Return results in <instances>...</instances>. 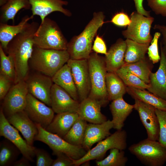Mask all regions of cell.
Returning a JSON list of instances; mask_svg holds the SVG:
<instances>
[{
	"mask_svg": "<svg viewBox=\"0 0 166 166\" xmlns=\"http://www.w3.org/2000/svg\"><path fill=\"white\" fill-rule=\"evenodd\" d=\"M56 156L57 158L54 160L52 166H74L73 160L66 154L61 153Z\"/></svg>",
	"mask_w": 166,
	"mask_h": 166,
	"instance_id": "43",
	"label": "cell"
},
{
	"mask_svg": "<svg viewBox=\"0 0 166 166\" xmlns=\"http://www.w3.org/2000/svg\"><path fill=\"white\" fill-rule=\"evenodd\" d=\"M39 25L35 21L29 23L21 33L9 43L6 52L12 59L15 70L14 83L25 80L29 74V61L34 47V35Z\"/></svg>",
	"mask_w": 166,
	"mask_h": 166,
	"instance_id": "1",
	"label": "cell"
},
{
	"mask_svg": "<svg viewBox=\"0 0 166 166\" xmlns=\"http://www.w3.org/2000/svg\"><path fill=\"white\" fill-rule=\"evenodd\" d=\"M30 3L28 0H7L0 8V22L6 23L12 20L13 23L17 13L21 10L30 9Z\"/></svg>",
	"mask_w": 166,
	"mask_h": 166,
	"instance_id": "27",
	"label": "cell"
},
{
	"mask_svg": "<svg viewBox=\"0 0 166 166\" xmlns=\"http://www.w3.org/2000/svg\"><path fill=\"white\" fill-rule=\"evenodd\" d=\"M106 85L109 101L123 97L127 93V86L115 72H107Z\"/></svg>",
	"mask_w": 166,
	"mask_h": 166,
	"instance_id": "29",
	"label": "cell"
},
{
	"mask_svg": "<svg viewBox=\"0 0 166 166\" xmlns=\"http://www.w3.org/2000/svg\"><path fill=\"white\" fill-rule=\"evenodd\" d=\"M14 83L7 77L0 74V100H2L11 88Z\"/></svg>",
	"mask_w": 166,
	"mask_h": 166,
	"instance_id": "42",
	"label": "cell"
},
{
	"mask_svg": "<svg viewBox=\"0 0 166 166\" xmlns=\"http://www.w3.org/2000/svg\"><path fill=\"white\" fill-rule=\"evenodd\" d=\"M7 1V0H0V6H1L4 5Z\"/></svg>",
	"mask_w": 166,
	"mask_h": 166,
	"instance_id": "48",
	"label": "cell"
},
{
	"mask_svg": "<svg viewBox=\"0 0 166 166\" xmlns=\"http://www.w3.org/2000/svg\"><path fill=\"white\" fill-rule=\"evenodd\" d=\"M127 134L124 130H117L104 139L98 142L94 148L88 151L82 157L77 160H73L74 166H78L90 160H101L107 152L113 148L124 150L126 149Z\"/></svg>",
	"mask_w": 166,
	"mask_h": 166,
	"instance_id": "8",
	"label": "cell"
},
{
	"mask_svg": "<svg viewBox=\"0 0 166 166\" xmlns=\"http://www.w3.org/2000/svg\"><path fill=\"white\" fill-rule=\"evenodd\" d=\"M92 50L97 53L105 55L107 53L105 43L103 38L98 35H97L95 37L93 45Z\"/></svg>",
	"mask_w": 166,
	"mask_h": 166,
	"instance_id": "44",
	"label": "cell"
},
{
	"mask_svg": "<svg viewBox=\"0 0 166 166\" xmlns=\"http://www.w3.org/2000/svg\"><path fill=\"white\" fill-rule=\"evenodd\" d=\"M0 136L8 139L19 150L23 156L34 161L35 147L30 145L19 134L18 131L8 121L2 107L0 110Z\"/></svg>",
	"mask_w": 166,
	"mask_h": 166,
	"instance_id": "12",
	"label": "cell"
},
{
	"mask_svg": "<svg viewBox=\"0 0 166 166\" xmlns=\"http://www.w3.org/2000/svg\"><path fill=\"white\" fill-rule=\"evenodd\" d=\"M34 46L45 49L67 50L68 42L56 22L46 17L34 37Z\"/></svg>",
	"mask_w": 166,
	"mask_h": 166,
	"instance_id": "5",
	"label": "cell"
},
{
	"mask_svg": "<svg viewBox=\"0 0 166 166\" xmlns=\"http://www.w3.org/2000/svg\"><path fill=\"white\" fill-rule=\"evenodd\" d=\"M35 154L36 156V166H52L54 160L45 150L35 148Z\"/></svg>",
	"mask_w": 166,
	"mask_h": 166,
	"instance_id": "39",
	"label": "cell"
},
{
	"mask_svg": "<svg viewBox=\"0 0 166 166\" xmlns=\"http://www.w3.org/2000/svg\"><path fill=\"white\" fill-rule=\"evenodd\" d=\"M161 34L159 32H156L151 42V44L148 48V53L149 59L152 63L155 64L160 60V57L158 52V41Z\"/></svg>",
	"mask_w": 166,
	"mask_h": 166,
	"instance_id": "38",
	"label": "cell"
},
{
	"mask_svg": "<svg viewBox=\"0 0 166 166\" xmlns=\"http://www.w3.org/2000/svg\"><path fill=\"white\" fill-rule=\"evenodd\" d=\"M0 74L7 77L14 83L15 70L14 63L11 57L6 55L0 45Z\"/></svg>",
	"mask_w": 166,
	"mask_h": 166,
	"instance_id": "36",
	"label": "cell"
},
{
	"mask_svg": "<svg viewBox=\"0 0 166 166\" xmlns=\"http://www.w3.org/2000/svg\"><path fill=\"white\" fill-rule=\"evenodd\" d=\"M129 152L147 166H162L166 162V149L158 141L147 139L134 144Z\"/></svg>",
	"mask_w": 166,
	"mask_h": 166,
	"instance_id": "6",
	"label": "cell"
},
{
	"mask_svg": "<svg viewBox=\"0 0 166 166\" xmlns=\"http://www.w3.org/2000/svg\"><path fill=\"white\" fill-rule=\"evenodd\" d=\"M67 64L70 69L80 102L88 97L91 90L87 59L76 60L70 58Z\"/></svg>",
	"mask_w": 166,
	"mask_h": 166,
	"instance_id": "11",
	"label": "cell"
},
{
	"mask_svg": "<svg viewBox=\"0 0 166 166\" xmlns=\"http://www.w3.org/2000/svg\"><path fill=\"white\" fill-rule=\"evenodd\" d=\"M21 152L18 148L7 139L0 143V166L13 165Z\"/></svg>",
	"mask_w": 166,
	"mask_h": 166,
	"instance_id": "32",
	"label": "cell"
},
{
	"mask_svg": "<svg viewBox=\"0 0 166 166\" xmlns=\"http://www.w3.org/2000/svg\"><path fill=\"white\" fill-rule=\"evenodd\" d=\"M130 19L131 22L127 29L122 31L123 36L139 43L149 44L152 39L150 29L154 18L146 17L136 11L131 14Z\"/></svg>",
	"mask_w": 166,
	"mask_h": 166,
	"instance_id": "9",
	"label": "cell"
},
{
	"mask_svg": "<svg viewBox=\"0 0 166 166\" xmlns=\"http://www.w3.org/2000/svg\"><path fill=\"white\" fill-rule=\"evenodd\" d=\"M126 91L134 99L139 100L159 109L166 111V100L148 91L128 86Z\"/></svg>",
	"mask_w": 166,
	"mask_h": 166,
	"instance_id": "28",
	"label": "cell"
},
{
	"mask_svg": "<svg viewBox=\"0 0 166 166\" xmlns=\"http://www.w3.org/2000/svg\"><path fill=\"white\" fill-rule=\"evenodd\" d=\"M14 84L3 100L1 107L6 117L24 110L26 104L29 93L25 81Z\"/></svg>",
	"mask_w": 166,
	"mask_h": 166,
	"instance_id": "10",
	"label": "cell"
},
{
	"mask_svg": "<svg viewBox=\"0 0 166 166\" xmlns=\"http://www.w3.org/2000/svg\"><path fill=\"white\" fill-rule=\"evenodd\" d=\"M128 161L124 150L117 148L110 150L109 154L103 160H97V166H125Z\"/></svg>",
	"mask_w": 166,
	"mask_h": 166,
	"instance_id": "34",
	"label": "cell"
},
{
	"mask_svg": "<svg viewBox=\"0 0 166 166\" xmlns=\"http://www.w3.org/2000/svg\"><path fill=\"white\" fill-rule=\"evenodd\" d=\"M101 107L100 101L88 97L80 102L77 113L79 118L89 123L101 124L107 120L101 112Z\"/></svg>",
	"mask_w": 166,
	"mask_h": 166,
	"instance_id": "21",
	"label": "cell"
},
{
	"mask_svg": "<svg viewBox=\"0 0 166 166\" xmlns=\"http://www.w3.org/2000/svg\"><path fill=\"white\" fill-rule=\"evenodd\" d=\"M143 0H133L136 11L138 13L146 17H150L151 16L150 15V11L146 10L143 7Z\"/></svg>",
	"mask_w": 166,
	"mask_h": 166,
	"instance_id": "46",
	"label": "cell"
},
{
	"mask_svg": "<svg viewBox=\"0 0 166 166\" xmlns=\"http://www.w3.org/2000/svg\"><path fill=\"white\" fill-rule=\"evenodd\" d=\"M123 81L126 86L141 89H148L150 87L138 77L122 68L115 72Z\"/></svg>",
	"mask_w": 166,
	"mask_h": 166,
	"instance_id": "35",
	"label": "cell"
},
{
	"mask_svg": "<svg viewBox=\"0 0 166 166\" xmlns=\"http://www.w3.org/2000/svg\"><path fill=\"white\" fill-rule=\"evenodd\" d=\"M30 162L27 158L22 156L19 160H16L13 164L14 166H30Z\"/></svg>",
	"mask_w": 166,
	"mask_h": 166,
	"instance_id": "47",
	"label": "cell"
},
{
	"mask_svg": "<svg viewBox=\"0 0 166 166\" xmlns=\"http://www.w3.org/2000/svg\"><path fill=\"white\" fill-rule=\"evenodd\" d=\"M148 6L156 14L166 17V0H147Z\"/></svg>",
	"mask_w": 166,
	"mask_h": 166,
	"instance_id": "40",
	"label": "cell"
},
{
	"mask_svg": "<svg viewBox=\"0 0 166 166\" xmlns=\"http://www.w3.org/2000/svg\"><path fill=\"white\" fill-rule=\"evenodd\" d=\"M25 81L29 93L51 107V92L53 84L52 77L37 72L28 75Z\"/></svg>",
	"mask_w": 166,
	"mask_h": 166,
	"instance_id": "13",
	"label": "cell"
},
{
	"mask_svg": "<svg viewBox=\"0 0 166 166\" xmlns=\"http://www.w3.org/2000/svg\"><path fill=\"white\" fill-rule=\"evenodd\" d=\"M31 5L32 15L39 16L41 22L49 14L55 12H59L65 16L69 17L72 13L65 8L69 2L65 0H28Z\"/></svg>",
	"mask_w": 166,
	"mask_h": 166,
	"instance_id": "16",
	"label": "cell"
},
{
	"mask_svg": "<svg viewBox=\"0 0 166 166\" xmlns=\"http://www.w3.org/2000/svg\"><path fill=\"white\" fill-rule=\"evenodd\" d=\"M125 41L127 47L124 56V64L135 62L146 57L145 54L148 52L149 44L139 43L128 39Z\"/></svg>",
	"mask_w": 166,
	"mask_h": 166,
	"instance_id": "30",
	"label": "cell"
},
{
	"mask_svg": "<svg viewBox=\"0 0 166 166\" xmlns=\"http://www.w3.org/2000/svg\"><path fill=\"white\" fill-rule=\"evenodd\" d=\"M34 16L26 15L17 25H11L6 23H0V45L6 51L9 42L18 34L22 32Z\"/></svg>",
	"mask_w": 166,
	"mask_h": 166,
	"instance_id": "25",
	"label": "cell"
},
{
	"mask_svg": "<svg viewBox=\"0 0 166 166\" xmlns=\"http://www.w3.org/2000/svg\"><path fill=\"white\" fill-rule=\"evenodd\" d=\"M51 107L57 114L77 113L80 102L74 100L65 90L53 83L51 92Z\"/></svg>",
	"mask_w": 166,
	"mask_h": 166,
	"instance_id": "17",
	"label": "cell"
},
{
	"mask_svg": "<svg viewBox=\"0 0 166 166\" xmlns=\"http://www.w3.org/2000/svg\"><path fill=\"white\" fill-rule=\"evenodd\" d=\"M154 29L159 30L162 35V38L160 42V47H161L166 53V26L156 24Z\"/></svg>",
	"mask_w": 166,
	"mask_h": 166,
	"instance_id": "45",
	"label": "cell"
},
{
	"mask_svg": "<svg viewBox=\"0 0 166 166\" xmlns=\"http://www.w3.org/2000/svg\"><path fill=\"white\" fill-rule=\"evenodd\" d=\"M105 16L101 11L94 12L91 20L82 32L68 42L67 50L70 59H87L92 50L94 38L105 23Z\"/></svg>",
	"mask_w": 166,
	"mask_h": 166,
	"instance_id": "2",
	"label": "cell"
},
{
	"mask_svg": "<svg viewBox=\"0 0 166 166\" xmlns=\"http://www.w3.org/2000/svg\"><path fill=\"white\" fill-rule=\"evenodd\" d=\"M134 100V109L138 112L140 121L146 129L147 138L158 141L160 127L155 108L138 99Z\"/></svg>",
	"mask_w": 166,
	"mask_h": 166,
	"instance_id": "15",
	"label": "cell"
},
{
	"mask_svg": "<svg viewBox=\"0 0 166 166\" xmlns=\"http://www.w3.org/2000/svg\"><path fill=\"white\" fill-rule=\"evenodd\" d=\"M6 118L11 124L20 132L27 143L34 146L38 130L36 124L31 120L25 111L17 112Z\"/></svg>",
	"mask_w": 166,
	"mask_h": 166,
	"instance_id": "18",
	"label": "cell"
},
{
	"mask_svg": "<svg viewBox=\"0 0 166 166\" xmlns=\"http://www.w3.org/2000/svg\"><path fill=\"white\" fill-rule=\"evenodd\" d=\"M91 89L89 97L100 101L105 106L109 100L107 91V70L105 57L92 52L87 59Z\"/></svg>",
	"mask_w": 166,
	"mask_h": 166,
	"instance_id": "4",
	"label": "cell"
},
{
	"mask_svg": "<svg viewBox=\"0 0 166 166\" xmlns=\"http://www.w3.org/2000/svg\"><path fill=\"white\" fill-rule=\"evenodd\" d=\"M126 47L125 41L121 38L111 46L105 57L108 72H116L124 65Z\"/></svg>",
	"mask_w": 166,
	"mask_h": 166,
	"instance_id": "22",
	"label": "cell"
},
{
	"mask_svg": "<svg viewBox=\"0 0 166 166\" xmlns=\"http://www.w3.org/2000/svg\"><path fill=\"white\" fill-rule=\"evenodd\" d=\"M113 128L112 121L107 120L101 124H88L82 146L87 151L95 143L110 135V130Z\"/></svg>",
	"mask_w": 166,
	"mask_h": 166,
	"instance_id": "19",
	"label": "cell"
},
{
	"mask_svg": "<svg viewBox=\"0 0 166 166\" xmlns=\"http://www.w3.org/2000/svg\"><path fill=\"white\" fill-rule=\"evenodd\" d=\"M24 110L33 121L45 129L54 117L55 113L51 108L29 93Z\"/></svg>",
	"mask_w": 166,
	"mask_h": 166,
	"instance_id": "14",
	"label": "cell"
},
{
	"mask_svg": "<svg viewBox=\"0 0 166 166\" xmlns=\"http://www.w3.org/2000/svg\"><path fill=\"white\" fill-rule=\"evenodd\" d=\"M109 107L113 128L117 130L122 129L125 121L134 109V105L128 103L122 97L112 101Z\"/></svg>",
	"mask_w": 166,
	"mask_h": 166,
	"instance_id": "24",
	"label": "cell"
},
{
	"mask_svg": "<svg viewBox=\"0 0 166 166\" xmlns=\"http://www.w3.org/2000/svg\"><path fill=\"white\" fill-rule=\"evenodd\" d=\"M151 61L145 57L135 62L124 64L122 68L135 75L146 83L149 82V76L153 66Z\"/></svg>",
	"mask_w": 166,
	"mask_h": 166,
	"instance_id": "31",
	"label": "cell"
},
{
	"mask_svg": "<svg viewBox=\"0 0 166 166\" xmlns=\"http://www.w3.org/2000/svg\"><path fill=\"white\" fill-rule=\"evenodd\" d=\"M87 124V121L79 117L69 131L62 138L72 145L82 146Z\"/></svg>",
	"mask_w": 166,
	"mask_h": 166,
	"instance_id": "33",
	"label": "cell"
},
{
	"mask_svg": "<svg viewBox=\"0 0 166 166\" xmlns=\"http://www.w3.org/2000/svg\"><path fill=\"white\" fill-rule=\"evenodd\" d=\"M70 58L67 50L45 49L34 46L29 64L37 72L52 77Z\"/></svg>",
	"mask_w": 166,
	"mask_h": 166,
	"instance_id": "3",
	"label": "cell"
},
{
	"mask_svg": "<svg viewBox=\"0 0 166 166\" xmlns=\"http://www.w3.org/2000/svg\"><path fill=\"white\" fill-rule=\"evenodd\" d=\"M38 132L35 140L42 142L47 144L53 151V154L64 153L74 160L82 157L86 153L82 146H75L69 143L57 135L49 132L40 125L36 124Z\"/></svg>",
	"mask_w": 166,
	"mask_h": 166,
	"instance_id": "7",
	"label": "cell"
},
{
	"mask_svg": "<svg viewBox=\"0 0 166 166\" xmlns=\"http://www.w3.org/2000/svg\"><path fill=\"white\" fill-rule=\"evenodd\" d=\"M160 64L155 73L149 76L150 87L147 89L156 96L166 100V53L160 47Z\"/></svg>",
	"mask_w": 166,
	"mask_h": 166,
	"instance_id": "20",
	"label": "cell"
},
{
	"mask_svg": "<svg viewBox=\"0 0 166 166\" xmlns=\"http://www.w3.org/2000/svg\"><path fill=\"white\" fill-rule=\"evenodd\" d=\"M156 113L159 124V133L158 141L166 149V111L155 108Z\"/></svg>",
	"mask_w": 166,
	"mask_h": 166,
	"instance_id": "37",
	"label": "cell"
},
{
	"mask_svg": "<svg viewBox=\"0 0 166 166\" xmlns=\"http://www.w3.org/2000/svg\"><path fill=\"white\" fill-rule=\"evenodd\" d=\"M79 117L77 113L66 112L57 113L45 129L63 138Z\"/></svg>",
	"mask_w": 166,
	"mask_h": 166,
	"instance_id": "23",
	"label": "cell"
},
{
	"mask_svg": "<svg viewBox=\"0 0 166 166\" xmlns=\"http://www.w3.org/2000/svg\"><path fill=\"white\" fill-rule=\"evenodd\" d=\"M52 78L53 83L63 89L74 100L79 101L77 89L70 69L67 63Z\"/></svg>",
	"mask_w": 166,
	"mask_h": 166,
	"instance_id": "26",
	"label": "cell"
},
{
	"mask_svg": "<svg viewBox=\"0 0 166 166\" xmlns=\"http://www.w3.org/2000/svg\"><path fill=\"white\" fill-rule=\"evenodd\" d=\"M111 22L117 26H128L131 20L126 14L120 12L115 14L112 18Z\"/></svg>",
	"mask_w": 166,
	"mask_h": 166,
	"instance_id": "41",
	"label": "cell"
}]
</instances>
